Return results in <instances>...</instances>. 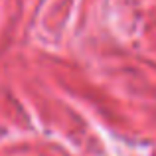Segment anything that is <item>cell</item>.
Returning a JSON list of instances; mask_svg holds the SVG:
<instances>
[]
</instances>
